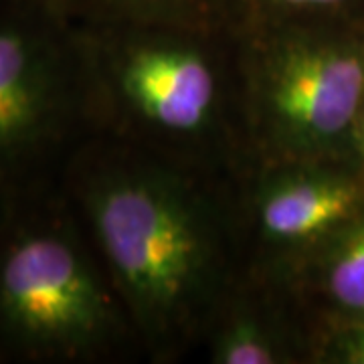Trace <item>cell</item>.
Returning <instances> with one entry per match:
<instances>
[{
	"mask_svg": "<svg viewBox=\"0 0 364 364\" xmlns=\"http://www.w3.org/2000/svg\"><path fill=\"white\" fill-rule=\"evenodd\" d=\"M90 136L237 178L249 164L235 25H73Z\"/></svg>",
	"mask_w": 364,
	"mask_h": 364,
	"instance_id": "obj_2",
	"label": "cell"
},
{
	"mask_svg": "<svg viewBox=\"0 0 364 364\" xmlns=\"http://www.w3.org/2000/svg\"><path fill=\"white\" fill-rule=\"evenodd\" d=\"M87 136L73 23L0 0V200L61 178Z\"/></svg>",
	"mask_w": 364,
	"mask_h": 364,
	"instance_id": "obj_5",
	"label": "cell"
},
{
	"mask_svg": "<svg viewBox=\"0 0 364 364\" xmlns=\"http://www.w3.org/2000/svg\"><path fill=\"white\" fill-rule=\"evenodd\" d=\"M320 363L364 364V324L326 334L322 340Z\"/></svg>",
	"mask_w": 364,
	"mask_h": 364,
	"instance_id": "obj_11",
	"label": "cell"
},
{
	"mask_svg": "<svg viewBox=\"0 0 364 364\" xmlns=\"http://www.w3.org/2000/svg\"><path fill=\"white\" fill-rule=\"evenodd\" d=\"M237 35L249 164L356 158L364 23L249 26Z\"/></svg>",
	"mask_w": 364,
	"mask_h": 364,
	"instance_id": "obj_4",
	"label": "cell"
},
{
	"mask_svg": "<svg viewBox=\"0 0 364 364\" xmlns=\"http://www.w3.org/2000/svg\"><path fill=\"white\" fill-rule=\"evenodd\" d=\"M354 156L364 166V116L363 122H360V128H358V134H356V144H354Z\"/></svg>",
	"mask_w": 364,
	"mask_h": 364,
	"instance_id": "obj_13",
	"label": "cell"
},
{
	"mask_svg": "<svg viewBox=\"0 0 364 364\" xmlns=\"http://www.w3.org/2000/svg\"><path fill=\"white\" fill-rule=\"evenodd\" d=\"M322 334L364 324V213L287 282Z\"/></svg>",
	"mask_w": 364,
	"mask_h": 364,
	"instance_id": "obj_8",
	"label": "cell"
},
{
	"mask_svg": "<svg viewBox=\"0 0 364 364\" xmlns=\"http://www.w3.org/2000/svg\"><path fill=\"white\" fill-rule=\"evenodd\" d=\"M245 272L289 282L318 249L364 213L356 158L251 162L235 178Z\"/></svg>",
	"mask_w": 364,
	"mask_h": 364,
	"instance_id": "obj_6",
	"label": "cell"
},
{
	"mask_svg": "<svg viewBox=\"0 0 364 364\" xmlns=\"http://www.w3.org/2000/svg\"><path fill=\"white\" fill-rule=\"evenodd\" d=\"M324 334L287 282L243 272L208 326L210 364L320 363Z\"/></svg>",
	"mask_w": 364,
	"mask_h": 364,
	"instance_id": "obj_7",
	"label": "cell"
},
{
	"mask_svg": "<svg viewBox=\"0 0 364 364\" xmlns=\"http://www.w3.org/2000/svg\"><path fill=\"white\" fill-rule=\"evenodd\" d=\"M73 25H233L231 0H67Z\"/></svg>",
	"mask_w": 364,
	"mask_h": 364,
	"instance_id": "obj_9",
	"label": "cell"
},
{
	"mask_svg": "<svg viewBox=\"0 0 364 364\" xmlns=\"http://www.w3.org/2000/svg\"><path fill=\"white\" fill-rule=\"evenodd\" d=\"M144 356L61 181L0 200V364Z\"/></svg>",
	"mask_w": 364,
	"mask_h": 364,
	"instance_id": "obj_3",
	"label": "cell"
},
{
	"mask_svg": "<svg viewBox=\"0 0 364 364\" xmlns=\"http://www.w3.org/2000/svg\"><path fill=\"white\" fill-rule=\"evenodd\" d=\"M237 28L364 23V0H231Z\"/></svg>",
	"mask_w": 364,
	"mask_h": 364,
	"instance_id": "obj_10",
	"label": "cell"
},
{
	"mask_svg": "<svg viewBox=\"0 0 364 364\" xmlns=\"http://www.w3.org/2000/svg\"><path fill=\"white\" fill-rule=\"evenodd\" d=\"M59 181L144 356L170 364L200 350L245 272L235 178L87 136Z\"/></svg>",
	"mask_w": 364,
	"mask_h": 364,
	"instance_id": "obj_1",
	"label": "cell"
},
{
	"mask_svg": "<svg viewBox=\"0 0 364 364\" xmlns=\"http://www.w3.org/2000/svg\"><path fill=\"white\" fill-rule=\"evenodd\" d=\"M18 2L33 4V6H39V9H45V11H51V13H57V14H61V16H65L67 0H18ZM67 21H69V18H67Z\"/></svg>",
	"mask_w": 364,
	"mask_h": 364,
	"instance_id": "obj_12",
	"label": "cell"
}]
</instances>
